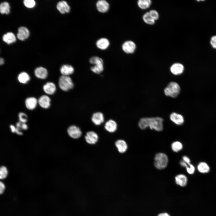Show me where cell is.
Here are the masks:
<instances>
[{
	"mask_svg": "<svg viewBox=\"0 0 216 216\" xmlns=\"http://www.w3.org/2000/svg\"><path fill=\"white\" fill-rule=\"evenodd\" d=\"M163 118L159 117L142 118L140 119L138 125L142 130L149 127L151 130L160 131L163 130Z\"/></svg>",
	"mask_w": 216,
	"mask_h": 216,
	"instance_id": "obj_1",
	"label": "cell"
},
{
	"mask_svg": "<svg viewBox=\"0 0 216 216\" xmlns=\"http://www.w3.org/2000/svg\"><path fill=\"white\" fill-rule=\"evenodd\" d=\"M154 165L157 169L163 170L167 166L168 158L165 153L159 152L156 154L154 158Z\"/></svg>",
	"mask_w": 216,
	"mask_h": 216,
	"instance_id": "obj_2",
	"label": "cell"
},
{
	"mask_svg": "<svg viewBox=\"0 0 216 216\" xmlns=\"http://www.w3.org/2000/svg\"><path fill=\"white\" fill-rule=\"evenodd\" d=\"M180 87L177 82L172 81L170 82L164 89L166 96L172 98H176L180 93Z\"/></svg>",
	"mask_w": 216,
	"mask_h": 216,
	"instance_id": "obj_3",
	"label": "cell"
},
{
	"mask_svg": "<svg viewBox=\"0 0 216 216\" xmlns=\"http://www.w3.org/2000/svg\"><path fill=\"white\" fill-rule=\"evenodd\" d=\"M90 63L93 65L90 68L93 73L99 74L102 73L104 70V61L102 58L97 56L92 57L89 60Z\"/></svg>",
	"mask_w": 216,
	"mask_h": 216,
	"instance_id": "obj_4",
	"label": "cell"
},
{
	"mask_svg": "<svg viewBox=\"0 0 216 216\" xmlns=\"http://www.w3.org/2000/svg\"><path fill=\"white\" fill-rule=\"evenodd\" d=\"M58 85L60 88L64 91H68L74 87L72 80L69 76H61L59 79Z\"/></svg>",
	"mask_w": 216,
	"mask_h": 216,
	"instance_id": "obj_5",
	"label": "cell"
},
{
	"mask_svg": "<svg viewBox=\"0 0 216 216\" xmlns=\"http://www.w3.org/2000/svg\"><path fill=\"white\" fill-rule=\"evenodd\" d=\"M67 133L69 136L74 139L80 138L82 133L80 128L75 125L70 126L67 129Z\"/></svg>",
	"mask_w": 216,
	"mask_h": 216,
	"instance_id": "obj_6",
	"label": "cell"
},
{
	"mask_svg": "<svg viewBox=\"0 0 216 216\" xmlns=\"http://www.w3.org/2000/svg\"><path fill=\"white\" fill-rule=\"evenodd\" d=\"M84 138L87 143L90 145H95L99 140L98 134L93 131H90L86 133Z\"/></svg>",
	"mask_w": 216,
	"mask_h": 216,
	"instance_id": "obj_7",
	"label": "cell"
},
{
	"mask_svg": "<svg viewBox=\"0 0 216 216\" xmlns=\"http://www.w3.org/2000/svg\"><path fill=\"white\" fill-rule=\"evenodd\" d=\"M136 48L135 44L131 40H127L124 42L122 45L123 51L128 54H131L134 53Z\"/></svg>",
	"mask_w": 216,
	"mask_h": 216,
	"instance_id": "obj_8",
	"label": "cell"
},
{
	"mask_svg": "<svg viewBox=\"0 0 216 216\" xmlns=\"http://www.w3.org/2000/svg\"><path fill=\"white\" fill-rule=\"evenodd\" d=\"M92 123L95 125L98 126L103 123L105 121L103 113L100 112L94 113L91 118Z\"/></svg>",
	"mask_w": 216,
	"mask_h": 216,
	"instance_id": "obj_9",
	"label": "cell"
},
{
	"mask_svg": "<svg viewBox=\"0 0 216 216\" xmlns=\"http://www.w3.org/2000/svg\"><path fill=\"white\" fill-rule=\"evenodd\" d=\"M105 130L110 133H114L118 129V124L115 121L110 119L106 121L104 125Z\"/></svg>",
	"mask_w": 216,
	"mask_h": 216,
	"instance_id": "obj_10",
	"label": "cell"
},
{
	"mask_svg": "<svg viewBox=\"0 0 216 216\" xmlns=\"http://www.w3.org/2000/svg\"><path fill=\"white\" fill-rule=\"evenodd\" d=\"M115 145L118 152L121 154L125 152L128 149V145L126 142L124 140L119 139L115 142Z\"/></svg>",
	"mask_w": 216,
	"mask_h": 216,
	"instance_id": "obj_11",
	"label": "cell"
},
{
	"mask_svg": "<svg viewBox=\"0 0 216 216\" xmlns=\"http://www.w3.org/2000/svg\"><path fill=\"white\" fill-rule=\"evenodd\" d=\"M96 5L97 9L98 11L103 13L107 12L110 8L109 3L105 0L98 1L96 2Z\"/></svg>",
	"mask_w": 216,
	"mask_h": 216,
	"instance_id": "obj_12",
	"label": "cell"
},
{
	"mask_svg": "<svg viewBox=\"0 0 216 216\" xmlns=\"http://www.w3.org/2000/svg\"><path fill=\"white\" fill-rule=\"evenodd\" d=\"M56 8L62 14L68 13L70 10V6L65 1H61L58 2L56 5Z\"/></svg>",
	"mask_w": 216,
	"mask_h": 216,
	"instance_id": "obj_13",
	"label": "cell"
},
{
	"mask_svg": "<svg viewBox=\"0 0 216 216\" xmlns=\"http://www.w3.org/2000/svg\"><path fill=\"white\" fill-rule=\"evenodd\" d=\"M171 73L174 75H178L182 74L184 70V67L181 64L178 63L173 64L170 67Z\"/></svg>",
	"mask_w": 216,
	"mask_h": 216,
	"instance_id": "obj_14",
	"label": "cell"
},
{
	"mask_svg": "<svg viewBox=\"0 0 216 216\" xmlns=\"http://www.w3.org/2000/svg\"><path fill=\"white\" fill-rule=\"evenodd\" d=\"M170 118L173 122L177 125H181L184 122L183 116L175 112L170 114Z\"/></svg>",
	"mask_w": 216,
	"mask_h": 216,
	"instance_id": "obj_15",
	"label": "cell"
},
{
	"mask_svg": "<svg viewBox=\"0 0 216 216\" xmlns=\"http://www.w3.org/2000/svg\"><path fill=\"white\" fill-rule=\"evenodd\" d=\"M18 31L17 36L20 40H24L27 38L29 36V31L25 27L21 26L19 27Z\"/></svg>",
	"mask_w": 216,
	"mask_h": 216,
	"instance_id": "obj_16",
	"label": "cell"
},
{
	"mask_svg": "<svg viewBox=\"0 0 216 216\" xmlns=\"http://www.w3.org/2000/svg\"><path fill=\"white\" fill-rule=\"evenodd\" d=\"M96 45L98 49L104 50H106L109 47L110 45V42L107 38H102L97 41Z\"/></svg>",
	"mask_w": 216,
	"mask_h": 216,
	"instance_id": "obj_17",
	"label": "cell"
},
{
	"mask_svg": "<svg viewBox=\"0 0 216 216\" xmlns=\"http://www.w3.org/2000/svg\"><path fill=\"white\" fill-rule=\"evenodd\" d=\"M74 67L70 65L65 64L63 65L60 68V71L62 75L69 76L72 74L74 72Z\"/></svg>",
	"mask_w": 216,
	"mask_h": 216,
	"instance_id": "obj_18",
	"label": "cell"
},
{
	"mask_svg": "<svg viewBox=\"0 0 216 216\" xmlns=\"http://www.w3.org/2000/svg\"><path fill=\"white\" fill-rule=\"evenodd\" d=\"M34 73L36 77L42 79H45L48 75V72L46 69L42 67L37 68L35 70Z\"/></svg>",
	"mask_w": 216,
	"mask_h": 216,
	"instance_id": "obj_19",
	"label": "cell"
},
{
	"mask_svg": "<svg viewBox=\"0 0 216 216\" xmlns=\"http://www.w3.org/2000/svg\"><path fill=\"white\" fill-rule=\"evenodd\" d=\"M50 98L47 96L43 95L39 98L38 103L40 106L44 108H48L50 106Z\"/></svg>",
	"mask_w": 216,
	"mask_h": 216,
	"instance_id": "obj_20",
	"label": "cell"
},
{
	"mask_svg": "<svg viewBox=\"0 0 216 216\" xmlns=\"http://www.w3.org/2000/svg\"><path fill=\"white\" fill-rule=\"evenodd\" d=\"M176 183L178 185L182 187L185 186L188 183V178L183 174H179L175 177Z\"/></svg>",
	"mask_w": 216,
	"mask_h": 216,
	"instance_id": "obj_21",
	"label": "cell"
},
{
	"mask_svg": "<svg viewBox=\"0 0 216 216\" xmlns=\"http://www.w3.org/2000/svg\"><path fill=\"white\" fill-rule=\"evenodd\" d=\"M44 92L47 94L51 95L55 92L56 87L55 84L52 82H48L43 87Z\"/></svg>",
	"mask_w": 216,
	"mask_h": 216,
	"instance_id": "obj_22",
	"label": "cell"
},
{
	"mask_svg": "<svg viewBox=\"0 0 216 216\" xmlns=\"http://www.w3.org/2000/svg\"><path fill=\"white\" fill-rule=\"evenodd\" d=\"M37 102V99L34 97L28 98L25 100V105L28 110H32L36 107Z\"/></svg>",
	"mask_w": 216,
	"mask_h": 216,
	"instance_id": "obj_23",
	"label": "cell"
},
{
	"mask_svg": "<svg viewBox=\"0 0 216 216\" xmlns=\"http://www.w3.org/2000/svg\"><path fill=\"white\" fill-rule=\"evenodd\" d=\"M3 40L8 44L15 42L16 40L14 34L11 32H8L4 34L2 37Z\"/></svg>",
	"mask_w": 216,
	"mask_h": 216,
	"instance_id": "obj_24",
	"label": "cell"
},
{
	"mask_svg": "<svg viewBox=\"0 0 216 216\" xmlns=\"http://www.w3.org/2000/svg\"><path fill=\"white\" fill-rule=\"evenodd\" d=\"M198 171L202 173H208L210 171V167L208 164L206 162H200L197 166Z\"/></svg>",
	"mask_w": 216,
	"mask_h": 216,
	"instance_id": "obj_25",
	"label": "cell"
},
{
	"mask_svg": "<svg viewBox=\"0 0 216 216\" xmlns=\"http://www.w3.org/2000/svg\"><path fill=\"white\" fill-rule=\"evenodd\" d=\"M180 165L182 167H185L187 172L189 174L192 175L194 173L195 169L194 166L192 164H188L183 160L180 161Z\"/></svg>",
	"mask_w": 216,
	"mask_h": 216,
	"instance_id": "obj_26",
	"label": "cell"
},
{
	"mask_svg": "<svg viewBox=\"0 0 216 216\" xmlns=\"http://www.w3.org/2000/svg\"><path fill=\"white\" fill-rule=\"evenodd\" d=\"M151 4L152 1L150 0H139L137 2L139 7L143 10L149 8Z\"/></svg>",
	"mask_w": 216,
	"mask_h": 216,
	"instance_id": "obj_27",
	"label": "cell"
},
{
	"mask_svg": "<svg viewBox=\"0 0 216 216\" xmlns=\"http://www.w3.org/2000/svg\"><path fill=\"white\" fill-rule=\"evenodd\" d=\"M18 79L20 83L25 84L30 80V77L27 73L23 72L19 74L18 76Z\"/></svg>",
	"mask_w": 216,
	"mask_h": 216,
	"instance_id": "obj_28",
	"label": "cell"
},
{
	"mask_svg": "<svg viewBox=\"0 0 216 216\" xmlns=\"http://www.w3.org/2000/svg\"><path fill=\"white\" fill-rule=\"evenodd\" d=\"M10 7L7 2L2 3L0 5V11L2 14H8L10 12Z\"/></svg>",
	"mask_w": 216,
	"mask_h": 216,
	"instance_id": "obj_29",
	"label": "cell"
},
{
	"mask_svg": "<svg viewBox=\"0 0 216 216\" xmlns=\"http://www.w3.org/2000/svg\"><path fill=\"white\" fill-rule=\"evenodd\" d=\"M142 19L145 23L149 25H153L155 23V21L151 16L148 12L143 14Z\"/></svg>",
	"mask_w": 216,
	"mask_h": 216,
	"instance_id": "obj_30",
	"label": "cell"
},
{
	"mask_svg": "<svg viewBox=\"0 0 216 216\" xmlns=\"http://www.w3.org/2000/svg\"><path fill=\"white\" fill-rule=\"evenodd\" d=\"M183 148V144L181 142L178 141H174L171 145L172 150L175 152L180 151Z\"/></svg>",
	"mask_w": 216,
	"mask_h": 216,
	"instance_id": "obj_31",
	"label": "cell"
},
{
	"mask_svg": "<svg viewBox=\"0 0 216 216\" xmlns=\"http://www.w3.org/2000/svg\"><path fill=\"white\" fill-rule=\"evenodd\" d=\"M8 171L7 168L4 166H2L0 168V178H5L7 176Z\"/></svg>",
	"mask_w": 216,
	"mask_h": 216,
	"instance_id": "obj_32",
	"label": "cell"
},
{
	"mask_svg": "<svg viewBox=\"0 0 216 216\" xmlns=\"http://www.w3.org/2000/svg\"><path fill=\"white\" fill-rule=\"evenodd\" d=\"M25 6L29 8L34 7L35 5V2L34 0H25L23 1Z\"/></svg>",
	"mask_w": 216,
	"mask_h": 216,
	"instance_id": "obj_33",
	"label": "cell"
},
{
	"mask_svg": "<svg viewBox=\"0 0 216 216\" xmlns=\"http://www.w3.org/2000/svg\"><path fill=\"white\" fill-rule=\"evenodd\" d=\"M151 16L155 20H157L159 18L158 12L156 10H152L148 12Z\"/></svg>",
	"mask_w": 216,
	"mask_h": 216,
	"instance_id": "obj_34",
	"label": "cell"
},
{
	"mask_svg": "<svg viewBox=\"0 0 216 216\" xmlns=\"http://www.w3.org/2000/svg\"><path fill=\"white\" fill-rule=\"evenodd\" d=\"M20 122L22 123H25L27 121V116L23 112H20L18 115Z\"/></svg>",
	"mask_w": 216,
	"mask_h": 216,
	"instance_id": "obj_35",
	"label": "cell"
},
{
	"mask_svg": "<svg viewBox=\"0 0 216 216\" xmlns=\"http://www.w3.org/2000/svg\"><path fill=\"white\" fill-rule=\"evenodd\" d=\"M210 43L213 48L216 49V35L214 36L212 38Z\"/></svg>",
	"mask_w": 216,
	"mask_h": 216,
	"instance_id": "obj_36",
	"label": "cell"
},
{
	"mask_svg": "<svg viewBox=\"0 0 216 216\" xmlns=\"http://www.w3.org/2000/svg\"><path fill=\"white\" fill-rule=\"evenodd\" d=\"M182 160L184 162L188 164L190 163V158L187 156L184 155L182 157Z\"/></svg>",
	"mask_w": 216,
	"mask_h": 216,
	"instance_id": "obj_37",
	"label": "cell"
},
{
	"mask_svg": "<svg viewBox=\"0 0 216 216\" xmlns=\"http://www.w3.org/2000/svg\"><path fill=\"white\" fill-rule=\"evenodd\" d=\"M5 185L2 182H0V194H2L4 190L5 189Z\"/></svg>",
	"mask_w": 216,
	"mask_h": 216,
	"instance_id": "obj_38",
	"label": "cell"
},
{
	"mask_svg": "<svg viewBox=\"0 0 216 216\" xmlns=\"http://www.w3.org/2000/svg\"><path fill=\"white\" fill-rule=\"evenodd\" d=\"M22 129L26 130L28 129V126L25 123H22L21 128Z\"/></svg>",
	"mask_w": 216,
	"mask_h": 216,
	"instance_id": "obj_39",
	"label": "cell"
},
{
	"mask_svg": "<svg viewBox=\"0 0 216 216\" xmlns=\"http://www.w3.org/2000/svg\"><path fill=\"white\" fill-rule=\"evenodd\" d=\"M10 128L11 129V130L12 132L14 133L16 132V128L13 125H10Z\"/></svg>",
	"mask_w": 216,
	"mask_h": 216,
	"instance_id": "obj_40",
	"label": "cell"
},
{
	"mask_svg": "<svg viewBox=\"0 0 216 216\" xmlns=\"http://www.w3.org/2000/svg\"><path fill=\"white\" fill-rule=\"evenodd\" d=\"M158 216H170L169 214L166 213H160Z\"/></svg>",
	"mask_w": 216,
	"mask_h": 216,
	"instance_id": "obj_41",
	"label": "cell"
},
{
	"mask_svg": "<svg viewBox=\"0 0 216 216\" xmlns=\"http://www.w3.org/2000/svg\"><path fill=\"white\" fill-rule=\"evenodd\" d=\"M4 63V59L2 58H1L0 59V64L1 65L3 64Z\"/></svg>",
	"mask_w": 216,
	"mask_h": 216,
	"instance_id": "obj_42",
	"label": "cell"
}]
</instances>
